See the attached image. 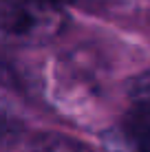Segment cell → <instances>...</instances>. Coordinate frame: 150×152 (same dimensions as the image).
I'll use <instances>...</instances> for the list:
<instances>
[{"mask_svg": "<svg viewBox=\"0 0 150 152\" xmlns=\"http://www.w3.org/2000/svg\"><path fill=\"white\" fill-rule=\"evenodd\" d=\"M69 13L58 0H0V42L42 46L64 33Z\"/></svg>", "mask_w": 150, "mask_h": 152, "instance_id": "cell-1", "label": "cell"}, {"mask_svg": "<svg viewBox=\"0 0 150 152\" xmlns=\"http://www.w3.org/2000/svg\"><path fill=\"white\" fill-rule=\"evenodd\" d=\"M106 152H150V119L132 110L104 132Z\"/></svg>", "mask_w": 150, "mask_h": 152, "instance_id": "cell-2", "label": "cell"}, {"mask_svg": "<svg viewBox=\"0 0 150 152\" xmlns=\"http://www.w3.org/2000/svg\"><path fill=\"white\" fill-rule=\"evenodd\" d=\"M29 152H97L91 145L82 143L69 134L60 132H42L29 145Z\"/></svg>", "mask_w": 150, "mask_h": 152, "instance_id": "cell-3", "label": "cell"}, {"mask_svg": "<svg viewBox=\"0 0 150 152\" xmlns=\"http://www.w3.org/2000/svg\"><path fill=\"white\" fill-rule=\"evenodd\" d=\"M24 132V121L20 115L0 97V145L15 143Z\"/></svg>", "mask_w": 150, "mask_h": 152, "instance_id": "cell-4", "label": "cell"}, {"mask_svg": "<svg viewBox=\"0 0 150 152\" xmlns=\"http://www.w3.org/2000/svg\"><path fill=\"white\" fill-rule=\"evenodd\" d=\"M128 99L132 110L141 113L150 119V73H141L128 86Z\"/></svg>", "mask_w": 150, "mask_h": 152, "instance_id": "cell-5", "label": "cell"}, {"mask_svg": "<svg viewBox=\"0 0 150 152\" xmlns=\"http://www.w3.org/2000/svg\"><path fill=\"white\" fill-rule=\"evenodd\" d=\"M58 2H66V0H58Z\"/></svg>", "mask_w": 150, "mask_h": 152, "instance_id": "cell-6", "label": "cell"}]
</instances>
